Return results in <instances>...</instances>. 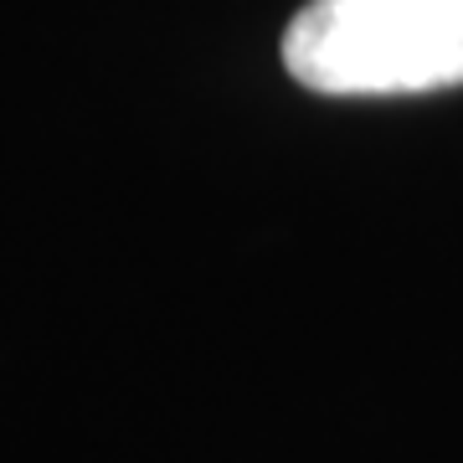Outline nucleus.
I'll return each instance as SVG.
<instances>
[{
	"mask_svg": "<svg viewBox=\"0 0 463 463\" xmlns=\"http://www.w3.org/2000/svg\"><path fill=\"white\" fill-rule=\"evenodd\" d=\"M283 67L330 99H397L463 83V0H309Z\"/></svg>",
	"mask_w": 463,
	"mask_h": 463,
	"instance_id": "f257e3e1",
	"label": "nucleus"
}]
</instances>
